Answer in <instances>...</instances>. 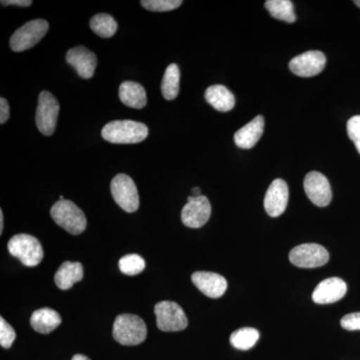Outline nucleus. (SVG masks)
Returning a JSON list of instances; mask_svg holds the SVG:
<instances>
[{
    "mask_svg": "<svg viewBox=\"0 0 360 360\" xmlns=\"http://www.w3.org/2000/svg\"><path fill=\"white\" fill-rule=\"evenodd\" d=\"M15 338L16 333L13 326L4 317H1L0 319V345L1 347L8 349L13 345Z\"/></svg>",
    "mask_w": 360,
    "mask_h": 360,
    "instance_id": "obj_28",
    "label": "nucleus"
},
{
    "mask_svg": "<svg viewBox=\"0 0 360 360\" xmlns=\"http://www.w3.org/2000/svg\"><path fill=\"white\" fill-rule=\"evenodd\" d=\"M141 4L148 11L165 13V11L179 8L182 1L181 0H142Z\"/></svg>",
    "mask_w": 360,
    "mask_h": 360,
    "instance_id": "obj_27",
    "label": "nucleus"
},
{
    "mask_svg": "<svg viewBox=\"0 0 360 360\" xmlns=\"http://www.w3.org/2000/svg\"><path fill=\"white\" fill-rule=\"evenodd\" d=\"M118 267L122 274L129 276H137L146 269V262L139 255H127L120 258Z\"/></svg>",
    "mask_w": 360,
    "mask_h": 360,
    "instance_id": "obj_26",
    "label": "nucleus"
},
{
    "mask_svg": "<svg viewBox=\"0 0 360 360\" xmlns=\"http://www.w3.org/2000/svg\"><path fill=\"white\" fill-rule=\"evenodd\" d=\"M113 200L124 212L132 213L139 207V195L134 180L127 174H117L110 184Z\"/></svg>",
    "mask_w": 360,
    "mask_h": 360,
    "instance_id": "obj_6",
    "label": "nucleus"
},
{
    "mask_svg": "<svg viewBox=\"0 0 360 360\" xmlns=\"http://www.w3.org/2000/svg\"><path fill=\"white\" fill-rule=\"evenodd\" d=\"M146 322L134 314H120L113 324V338L122 345H141L146 340Z\"/></svg>",
    "mask_w": 360,
    "mask_h": 360,
    "instance_id": "obj_2",
    "label": "nucleus"
},
{
    "mask_svg": "<svg viewBox=\"0 0 360 360\" xmlns=\"http://www.w3.org/2000/svg\"><path fill=\"white\" fill-rule=\"evenodd\" d=\"M340 324L347 330H360V312L345 315L341 319Z\"/></svg>",
    "mask_w": 360,
    "mask_h": 360,
    "instance_id": "obj_30",
    "label": "nucleus"
},
{
    "mask_svg": "<svg viewBox=\"0 0 360 360\" xmlns=\"http://www.w3.org/2000/svg\"><path fill=\"white\" fill-rule=\"evenodd\" d=\"M82 278L84 266L79 262H63L54 276L56 285L63 290H70L78 281H82Z\"/></svg>",
    "mask_w": 360,
    "mask_h": 360,
    "instance_id": "obj_20",
    "label": "nucleus"
},
{
    "mask_svg": "<svg viewBox=\"0 0 360 360\" xmlns=\"http://www.w3.org/2000/svg\"><path fill=\"white\" fill-rule=\"evenodd\" d=\"M4 212L0 210V234H2L4 232Z\"/></svg>",
    "mask_w": 360,
    "mask_h": 360,
    "instance_id": "obj_33",
    "label": "nucleus"
},
{
    "mask_svg": "<svg viewBox=\"0 0 360 360\" xmlns=\"http://www.w3.org/2000/svg\"><path fill=\"white\" fill-rule=\"evenodd\" d=\"M66 63L77 70L80 77L89 79L94 77L97 58L96 54L86 47L77 46L68 51Z\"/></svg>",
    "mask_w": 360,
    "mask_h": 360,
    "instance_id": "obj_14",
    "label": "nucleus"
},
{
    "mask_svg": "<svg viewBox=\"0 0 360 360\" xmlns=\"http://www.w3.org/2000/svg\"><path fill=\"white\" fill-rule=\"evenodd\" d=\"M191 281L194 285L208 297L219 298L224 295L227 290L226 279L214 272H194Z\"/></svg>",
    "mask_w": 360,
    "mask_h": 360,
    "instance_id": "obj_16",
    "label": "nucleus"
},
{
    "mask_svg": "<svg viewBox=\"0 0 360 360\" xmlns=\"http://www.w3.org/2000/svg\"><path fill=\"white\" fill-rule=\"evenodd\" d=\"M59 110H60V106L58 99L52 96L51 92L42 91L39 94L35 122H37V129L42 134L49 136L54 134Z\"/></svg>",
    "mask_w": 360,
    "mask_h": 360,
    "instance_id": "obj_8",
    "label": "nucleus"
},
{
    "mask_svg": "<svg viewBox=\"0 0 360 360\" xmlns=\"http://www.w3.org/2000/svg\"><path fill=\"white\" fill-rule=\"evenodd\" d=\"M288 186L283 179H277L272 181L264 198V208L271 217H281L285 212L288 202Z\"/></svg>",
    "mask_w": 360,
    "mask_h": 360,
    "instance_id": "obj_13",
    "label": "nucleus"
},
{
    "mask_svg": "<svg viewBox=\"0 0 360 360\" xmlns=\"http://www.w3.org/2000/svg\"><path fill=\"white\" fill-rule=\"evenodd\" d=\"M49 22L44 20H34L25 23L13 33L11 39V49L21 52L32 49L44 39L49 32Z\"/></svg>",
    "mask_w": 360,
    "mask_h": 360,
    "instance_id": "obj_7",
    "label": "nucleus"
},
{
    "mask_svg": "<svg viewBox=\"0 0 360 360\" xmlns=\"http://www.w3.org/2000/svg\"><path fill=\"white\" fill-rule=\"evenodd\" d=\"M7 248L13 257L18 258L28 267L39 265L44 255L39 239L30 234H16L8 241Z\"/></svg>",
    "mask_w": 360,
    "mask_h": 360,
    "instance_id": "obj_4",
    "label": "nucleus"
},
{
    "mask_svg": "<svg viewBox=\"0 0 360 360\" xmlns=\"http://www.w3.org/2000/svg\"><path fill=\"white\" fill-rule=\"evenodd\" d=\"M1 4L2 6L28 7L32 6V1H30V0H2Z\"/></svg>",
    "mask_w": 360,
    "mask_h": 360,
    "instance_id": "obj_32",
    "label": "nucleus"
},
{
    "mask_svg": "<svg viewBox=\"0 0 360 360\" xmlns=\"http://www.w3.org/2000/svg\"><path fill=\"white\" fill-rule=\"evenodd\" d=\"M303 186L307 198L319 207H326L333 200V191L328 179L321 172H309L305 176Z\"/></svg>",
    "mask_w": 360,
    "mask_h": 360,
    "instance_id": "obj_11",
    "label": "nucleus"
},
{
    "mask_svg": "<svg viewBox=\"0 0 360 360\" xmlns=\"http://www.w3.org/2000/svg\"><path fill=\"white\" fill-rule=\"evenodd\" d=\"M120 98L124 105L135 110H141L148 103L146 89L134 82H124L120 84Z\"/></svg>",
    "mask_w": 360,
    "mask_h": 360,
    "instance_id": "obj_19",
    "label": "nucleus"
},
{
    "mask_svg": "<svg viewBox=\"0 0 360 360\" xmlns=\"http://www.w3.org/2000/svg\"><path fill=\"white\" fill-rule=\"evenodd\" d=\"M101 135L104 141L111 143H139L148 136V127L134 120H115L105 124Z\"/></svg>",
    "mask_w": 360,
    "mask_h": 360,
    "instance_id": "obj_1",
    "label": "nucleus"
},
{
    "mask_svg": "<svg viewBox=\"0 0 360 360\" xmlns=\"http://www.w3.org/2000/svg\"><path fill=\"white\" fill-rule=\"evenodd\" d=\"M354 4H356L357 6L360 7V0H356V1H354Z\"/></svg>",
    "mask_w": 360,
    "mask_h": 360,
    "instance_id": "obj_36",
    "label": "nucleus"
},
{
    "mask_svg": "<svg viewBox=\"0 0 360 360\" xmlns=\"http://www.w3.org/2000/svg\"><path fill=\"white\" fill-rule=\"evenodd\" d=\"M61 324V316L58 311L51 309L35 310L30 317V326L37 333L49 335Z\"/></svg>",
    "mask_w": 360,
    "mask_h": 360,
    "instance_id": "obj_18",
    "label": "nucleus"
},
{
    "mask_svg": "<svg viewBox=\"0 0 360 360\" xmlns=\"http://www.w3.org/2000/svg\"><path fill=\"white\" fill-rule=\"evenodd\" d=\"M90 28L98 37L110 39L117 32V23L110 14H96L90 20Z\"/></svg>",
    "mask_w": 360,
    "mask_h": 360,
    "instance_id": "obj_24",
    "label": "nucleus"
},
{
    "mask_svg": "<svg viewBox=\"0 0 360 360\" xmlns=\"http://www.w3.org/2000/svg\"><path fill=\"white\" fill-rule=\"evenodd\" d=\"M52 219L66 231L78 236L86 229V217L84 212L70 200H59L52 205Z\"/></svg>",
    "mask_w": 360,
    "mask_h": 360,
    "instance_id": "obj_3",
    "label": "nucleus"
},
{
    "mask_svg": "<svg viewBox=\"0 0 360 360\" xmlns=\"http://www.w3.org/2000/svg\"><path fill=\"white\" fill-rule=\"evenodd\" d=\"M259 340V333L257 329L243 328L234 331L231 336L232 347L239 350H248L255 347Z\"/></svg>",
    "mask_w": 360,
    "mask_h": 360,
    "instance_id": "obj_25",
    "label": "nucleus"
},
{
    "mask_svg": "<svg viewBox=\"0 0 360 360\" xmlns=\"http://www.w3.org/2000/svg\"><path fill=\"white\" fill-rule=\"evenodd\" d=\"M264 120L258 115L255 120L245 124L243 129L238 130L234 134V142L238 148L243 149L252 148L264 134Z\"/></svg>",
    "mask_w": 360,
    "mask_h": 360,
    "instance_id": "obj_17",
    "label": "nucleus"
},
{
    "mask_svg": "<svg viewBox=\"0 0 360 360\" xmlns=\"http://www.w3.org/2000/svg\"><path fill=\"white\" fill-rule=\"evenodd\" d=\"M9 118V104L6 98H0V123L4 124Z\"/></svg>",
    "mask_w": 360,
    "mask_h": 360,
    "instance_id": "obj_31",
    "label": "nucleus"
},
{
    "mask_svg": "<svg viewBox=\"0 0 360 360\" xmlns=\"http://www.w3.org/2000/svg\"><path fill=\"white\" fill-rule=\"evenodd\" d=\"M265 7L272 18L293 23L296 20L295 7L290 0H267Z\"/></svg>",
    "mask_w": 360,
    "mask_h": 360,
    "instance_id": "obj_23",
    "label": "nucleus"
},
{
    "mask_svg": "<svg viewBox=\"0 0 360 360\" xmlns=\"http://www.w3.org/2000/svg\"><path fill=\"white\" fill-rule=\"evenodd\" d=\"M205 99L215 110L227 112L236 105V97L224 85H212L205 91Z\"/></svg>",
    "mask_w": 360,
    "mask_h": 360,
    "instance_id": "obj_21",
    "label": "nucleus"
},
{
    "mask_svg": "<svg viewBox=\"0 0 360 360\" xmlns=\"http://www.w3.org/2000/svg\"><path fill=\"white\" fill-rule=\"evenodd\" d=\"M347 291V283L340 277H330L321 281L312 293V300L317 304H329L340 300Z\"/></svg>",
    "mask_w": 360,
    "mask_h": 360,
    "instance_id": "obj_15",
    "label": "nucleus"
},
{
    "mask_svg": "<svg viewBox=\"0 0 360 360\" xmlns=\"http://www.w3.org/2000/svg\"><path fill=\"white\" fill-rule=\"evenodd\" d=\"M180 84V70L179 65L172 63L168 65L163 75L161 84V92L167 101H174L179 96Z\"/></svg>",
    "mask_w": 360,
    "mask_h": 360,
    "instance_id": "obj_22",
    "label": "nucleus"
},
{
    "mask_svg": "<svg viewBox=\"0 0 360 360\" xmlns=\"http://www.w3.org/2000/svg\"><path fill=\"white\" fill-rule=\"evenodd\" d=\"M212 215V205L206 196H188L187 203L182 208L181 220L191 229H200Z\"/></svg>",
    "mask_w": 360,
    "mask_h": 360,
    "instance_id": "obj_10",
    "label": "nucleus"
},
{
    "mask_svg": "<svg viewBox=\"0 0 360 360\" xmlns=\"http://www.w3.org/2000/svg\"><path fill=\"white\" fill-rule=\"evenodd\" d=\"M156 324L160 330L165 333L184 330L188 326V319L184 309L174 302H158L155 307Z\"/></svg>",
    "mask_w": 360,
    "mask_h": 360,
    "instance_id": "obj_5",
    "label": "nucleus"
},
{
    "mask_svg": "<svg viewBox=\"0 0 360 360\" xmlns=\"http://www.w3.org/2000/svg\"><path fill=\"white\" fill-rule=\"evenodd\" d=\"M326 65V56L321 51H311L291 59L290 70L297 77H312L319 75Z\"/></svg>",
    "mask_w": 360,
    "mask_h": 360,
    "instance_id": "obj_12",
    "label": "nucleus"
},
{
    "mask_svg": "<svg viewBox=\"0 0 360 360\" xmlns=\"http://www.w3.org/2000/svg\"><path fill=\"white\" fill-rule=\"evenodd\" d=\"M194 198H198V196H201V191L200 189L198 188V187H194L193 189V195Z\"/></svg>",
    "mask_w": 360,
    "mask_h": 360,
    "instance_id": "obj_35",
    "label": "nucleus"
},
{
    "mask_svg": "<svg viewBox=\"0 0 360 360\" xmlns=\"http://www.w3.org/2000/svg\"><path fill=\"white\" fill-rule=\"evenodd\" d=\"M347 134L354 141L360 155V115H355L347 122Z\"/></svg>",
    "mask_w": 360,
    "mask_h": 360,
    "instance_id": "obj_29",
    "label": "nucleus"
},
{
    "mask_svg": "<svg viewBox=\"0 0 360 360\" xmlns=\"http://www.w3.org/2000/svg\"><path fill=\"white\" fill-rule=\"evenodd\" d=\"M291 264L302 269L323 266L329 260L328 251L316 243H304L296 246L290 253Z\"/></svg>",
    "mask_w": 360,
    "mask_h": 360,
    "instance_id": "obj_9",
    "label": "nucleus"
},
{
    "mask_svg": "<svg viewBox=\"0 0 360 360\" xmlns=\"http://www.w3.org/2000/svg\"><path fill=\"white\" fill-rule=\"evenodd\" d=\"M71 360H90L89 357L85 356L84 354H75Z\"/></svg>",
    "mask_w": 360,
    "mask_h": 360,
    "instance_id": "obj_34",
    "label": "nucleus"
}]
</instances>
